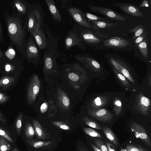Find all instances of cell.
Masks as SVG:
<instances>
[{
	"label": "cell",
	"mask_w": 151,
	"mask_h": 151,
	"mask_svg": "<svg viewBox=\"0 0 151 151\" xmlns=\"http://www.w3.org/2000/svg\"><path fill=\"white\" fill-rule=\"evenodd\" d=\"M30 4L26 0H14L11 3L12 8L22 18L25 17Z\"/></svg>",
	"instance_id": "18"
},
{
	"label": "cell",
	"mask_w": 151,
	"mask_h": 151,
	"mask_svg": "<svg viewBox=\"0 0 151 151\" xmlns=\"http://www.w3.org/2000/svg\"><path fill=\"white\" fill-rule=\"evenodd\" d=\"M12 148L5 138L0 136V151H9Z\"/></svg>",
	"instance_id": "33"
},
{
	"label": "cell",
	"mask_w": 151,
	"mask_h": 151,
	"mask_svg": "<svg viewBox=\"0 0 151 151\" xmlns=\"http://www.w3.org/2000/svg\"><path fill=\"white\" fill-rule=\"evenodd\" d=\"M150 0H144L142 1L139 4L140 6L142 7H148L151 5Z\"/></svg>",
	"instance_id": "46"
},
{
	"label": "cell",
	"mask_w": 151,
	"mask_h": 151,
	"mask_svg": "<svg viewBox=\"0 0 151 151\" xmlns=\"http://www.w3.org/2000/svg\"><path fill=\"white\" fill-rule=\"evenodd\" d=\"M32 123L37 137L39 139H45L47 137V134L42 125L35 120H33Z\"/></svg>",
	"instance_id": "24"
},
{
	"label": "cell",
	"mask_w": 151,
	"mask_h": 151,
	"mask_svg": "<svg viewBox=\"0 0 151 151\" xmlns=\"http://www.w3.org/2000/svg\"><path fill=\"white\" fill-rule=\"evenodd\" d=\"M40 84L37 75H34L31 79L28 89L27 99L29 104L33 103L36 100L40 91Z\"/></svg>",
	"instance_id": "10"
},
{
	"label": "cell",
	"mask_w": 151,
	"mask_h": 151,
	"mask_svg": "<svg viewBox=\"0 0 151 151\" xmlns=\"http://www.w3.org/2000/svg\"><path fill=\"white\" fill-rule=\"evenodd\" d=\"M120 151H127L126 149L122 148Z\"/></svg>",
	"instance_id": "55"
},
{
	"label": "cell",
	"mask_w": 151,
	"mask_h": 151,
	"mask_svg": "<svg viewBox=\"0 0 151 151\" xmlns=\"http://www.w3.org/2000/svg\"><path fill=\"white\" fill-rule=\"evenodd\" d=\"M22 55L29 62H32L36 64L39 61L40 51L31 34L29 38L26 39Z\"/></svg>",
	"instance_id": "5"
},
{
	"label": "cell",
	"mask_w": 151,
	"mask_h": 151,
	"mask_svg": "<svg viewBox=\"0 0 151 151\" xmlns=\"http://www.w3.org/2000/svg\"><path fill=\"white\" fill-rule=\"evenodd\" d=\"M15 78L8 76H4L0 79V87L6 88L12 84L15 81Z\"/></svg>",
	"instance_id": "28"
},
{
	"label": "cell",
	"mask_w": 151,
	"mask_h": 151,
	"mask_svg": "<svg viewBox=\"0 0 151 151\" xmlns=\"http://www.w3.org/2000/svg\"><path fill=\"white\" fill-rule=\"evenodd\" d=\"M102 129L107 139L111 142L116 147H119V144L118 139L113 132L109 127L103 126Z\"/></svg>",
	"instance_id": "25"
},
{
	"label": "cell",
	"mask_w": 151,
	"mask_h": 151,
	"mask_svg": "<svg viewBox=\"0 0 151 151\" xmlns=\"http://www.w3.org/2000/svg\"><path fill=\"white\" fill-rule=\"evenodd\" d=\"M148 32L146 31L145 33L137 37L134 41H133V45L137 44L142 42L148 36Z\"/></svg>",
	"instance_id": "41"
},
{
	"label": "cell",
	"mask_w": 151,
	"mask_h": 151,
	"mask_svg": "<svg viewBox=\"0 0 151 151\" xmlns=\"http://www.w3.org/2000/svg\"><path fill=\"white\" fill-rule=\"evenodd\" d=\"M91 145L94 151H101L93 143H91Z\"/></svg>",
	"instance_id": "51"
},
{
	"label": "cell",
	"mask_w": 151,
	"mask_h": 151,
	"mask_svg": "<svg viewBox=\"0 0 151 151\" xmlns=\"http://www.w3.org/2000/svg\"><path fill=\"white\" fill-rule=\"evenodd\" d=\"M126 149L127 151H147L141 146L133 144L127 145Z\"/></svg>",
	"instance_id": "37"
},
{
	"label": "cell",
	"mask_w": 151,
	"mask_h": 151,
	"mask_svg": "<svg viewBox=\"0 0 151 151\" xmlns=\"http://www.w3.org/2000/svg\"><path fill=\"white\" fill-rule=\"evenodd\" d=\"M109 98L105 96H99L93 100L91 103L92 109H98L102 107L108 103Z\"/></svg>",
	"instance_id": "22"
},
{
	"label": "cell",
	"mask_w": 151,
	"mask_h": 151,
	"mask_svg": "<svg viewBox=\"0 0 151 151\" xmlns=\"http://www.w3.org/2000/svg\"><path fill=\"white\" fill-rule=\"evenodd\" d=\"M133 41L118 36L104 39L99 50L110 49L119 51H130L133 50Z\"/></svg>",
	"instance_id": "3"
},
{
	"label": "cell",
	"mask_w": 151,
	"mask_h": 151,
	"mask_svg": "<svg viewBox=\"0 0 151 151\" xmlns=\"http://www.w3.org/2000/svg\"><path fill=\"white\" fill-rule=\"evenodd\" d=\"M111 67L114 73L122 84L124 86L126 87L130 86L129 83L127 78L119 72L113 67L111 66Z\"/></svg>",
	"instance_id": "31"
},
{
	"label": "cell",
	"mask_w": 151,
	"mask_h": 151,
	"mask_svg": "<svg viewBox=\"0 0 151 151\" xmlns=\"http://www.w3.org/2000/svg\"><path fill=\"white\" fill-rule=\"evenodd\" d=\"M93 32L97 37L103 39H107L109 37L108 35L101 32L98 30H95Z\"/></svg>",
	"instance_id": "43"
},
{
	"label": "cell",
	"mask_w": 151,
	"mask_h": 151,
	"mask_svg": "<svg viewBox=\"0 0 151 151\" xmlns=\"http://www.w3.org/2000/svg\"><path fill=\"white\" fill-rule=\"evenodd\" d=\"M12 151H19L17 148H14Z\"/></svg>",
	"instance_id": "54"
},
{
	"label": "cell",
	"mask_w": 151,
	"mask_h": 151,
	"mask_svg": "<svg viewBox=\"0 0 151 151\" xmlns=\"http://www.w3.org/2000/svg\"><path fill=\"white\" fill-rule=\"evenodd\" d=\"M137 103L138 109L140 113L144 115H148L151 106L149 99L140 93L137 96Z\"/></svg>",
	"instance_id": "17"
},
{
	"label": "cell",
	"mask_w": 151,
	"mask_h": 151,
	"mask_svg": "<svg viewBox=\"0 0 151 151\" xmlns=\"http://www.w3.org/2000/svg\"><path fill=\"white\" fill-rule=\"evenodd\" d=\"M68 78L71 81L75 82L78 81L79 79V76L74 72L69 73L68 75Z\"/></svg>",
	"instance_id": "44"
},
{
	"label": "cell",
	"mask_w": 151,
	"mask_h": 151,
	"mask_svg": "<svg viewBox=\"0 0 151 151\" xmlns=\"http://www.w3.org/2000/svg\"><path fill=\"white\" fill-rule=\"evenodd\" d=\"M73 20L82 26L93 30L94 27L86 17L85 13L78 7L70 6L66 9Z\"/></svg>",
	"instance_id": "8"
},
{
	"label": "cell",
	"mask_w": 151,
	"mask_h": 151,
	"mask_svg": "<svg viewBox=\"0 0 151 151\" xmlns=\"http://www.w3.org/2000/svg\"><path fill=\"white\" fill-rule=\"evenodd\" d=\"M74 58L81 63L85 68L91 70L100 72L102 69V65L97 60L88 53L77 54Z\"/></svg>",
	"instance_id": "6"
},
{
	"label": "cell",
	"mask_w": 151,
	"mask_h": 151,
	"mask_svg": "<svg viewBox=\"0 0 151 151\" xmlns=\"http://www.w3.org/2000/svg\"><path fill=\"white\" fill-rule=\"evenodd\" d=\"M0 42L1 43L4 42L3 37V32L1 24L0 22Z\"/></svg>",
	"instance_id": "50"
},
{
	"label": "cell",
	"mask_w": 151,
	"mask_h": 151,
	"mask_svg": "<svg viewBox=\"0 0 151 151\" xmlns=\"http://www.w3.org/2000/svg\"><path fill=\"white\" fill-rule=\"evenodd\" d=\"M9 60L6 56L4 52L0 49V62H6Z\"/></svg>",
	"instance_id": "45"
},
{
	"label": "cell",
	"mask_w": 151,
	"mask_h": 151,
	"mask_svg": "<svg viewBox=\"0 0 151 151\" xmlns=\"http://www.w3.org/2000/svg\"><path fill=\"white\" fill-rule=\"evenodd\" d=\"M22 113L19 114L16 122V128L18 135L20 134L22 127Z\"/></svg>",
	"instance_id": "39"
},
{
	"label": "cell",
	"mask_w": 151,
	"mask_h": 151,
	"mask_svg": "<svg viewBox=\"0 0 151 151\" xmlns=\"http://www.w3.org/2000/svg\"><path fill=\"white\" fill-rule=\"evenodd\" d=\"M0 135L3 137L11 142H13V139L9 134L0 127Z\"/></svg>",
	"instance_id": "42"
},
{
	"label": "cell",
	"mask_w": 151,
	"mask_h": 151,
	"mask_svg": "<svg viewBox=\"0 0 151 151\" xmlns=\"http://www.w3.org/2000/svg\"><path fill=\"white\" fill-rule=\"evenodd\" d=\"M106 143L108 151H116L114 146L112 144L107 141H106Z\"/></svg>",
	"instance_id": "49"
},
{
	"label": "cell",
	"mask_w": 151,
	"mask_h": 151,
	"mask_svg": "<svg viewBox=\"0 0 151 151\" xmlns=\"http://www.w3.org/2000/svg\"><path fill=\"white\" fill-rule=\"evenodd\" d=\"M5 54L9 60L14 58L16 56V53L13 48V47L9 45L8 48L7 50L4 52Z\"/></svg>",
	"instance_id": "38"
},
{
	"label": "cell",
	"mask_w": 151,
	"mask_h": 151,
	"mask_svg": "<svg viewBox=\"0 0 151 151\" xmlns=\"http://www.w3.org/2000/svg\"><path fill=\"white\" fill-rule=\"evenodd\" d=\"M114 111L115 114L118 116L121 113L122 109V105L121 101L117 98H115L114 101Z\"/></svg>",
	"instance_id": "32"
},
{
	"label": "cell",
	"mask_w": 151,
	"mask_h": 151,
	"mask_svg": "<svg viewBox=\"0 0 151 151\" xmlns=\"http://www.w3.org/2000/svg\"><path fill=\"white\" fill-rule=\"evenodd\" d=\"M79 35L83 42L90 46L94 48L96 50H99L104 40L98 37L94 34L93 31L88 29L80 32Z\"/></svg>",
	"instance_id": "9"
},
{
	"label": "cell",
	"mask_w": 151,
	"mask_h": 151,
	"mask_svg": "<svg viewBox=\"0 0 151 151\" xmlns=\"http://www.w3.org/2000/svg\"><path fill=\"white\" fill-rule=\"evenodd\" d=\"M25 135L27 139H32L35 134V131L32 124L27 122L25 127Z\"/></svg>",
	"instance_id": "30"
},
{
	"label": "cell",
	"mask_w": 151,
	"mask_h": 151,
	"mask_svg": "<svg viewBox=\"0 0 151 151\" xmlns=\"http://www.w3.org/2000/svg\"><path fill=\"white\" fill-rule=\"evenodd\" d=\"M48 108V105L47 102L43 103L41 106L40 107V111L42 114L45 113Z\"/></svg>",
	"instance_id": "48"
},
{
	"label": "cell",
	"mask_w": 151,
	"mask_h": 151,
	"mask_svg": "<svg viewBox=\"0 0 151 151\" xmlns=\"http://www.w3.org/2000/svg\"><path fill=\"white\" fill-rule=\"evenodd\" d=\"M148 36L140 43L133 45V50L134 55L140 59H148L149 51L148 48Z\"/></svg>",
	"instance_id": "16"
},
{
	"label": "cell",
	"mask_w": 151,
	"mask_h": 151,
	"mask_svg": "<svg viewBox=\"0 0 151 151\" xmlns=\"http://www.w3.org/2000/svg\"><path fill=\"white\" fill-rule=\"evenodd\" d=\"M0 121L5 123L6 122V120L3 118L2 114L0 112Z\"/></svg>",
	"instance_id": "53"
},
{
	"label": "cell",
	"mask_w": 151,
	"mask_h": 151,
	"mask_svg": "<svg viewBox=\"0 0 151 151\" xmlns=\"http://www.w3.org/2000/svg\"><path fill=\"white\" fill-rule=\"evenodd\" d=\"M4 17L10 40L9 45L14 47L22 54L27 32L24 21L22 17L14 11L11 15L5 11Z\"/></svg>",
	"instance_id": "1"
},
{
	"label": "cell",
	"mask_w": 151,
	"mask_h": 151,
	"mask_svg": "<svg viewBox=\"0 0 151 151\" xmlns=\"http://www.w3.org/2000/svg\"><path fill=\"white\" fill-rule=\"evenodd\" d=\"M146 32L145 27L142 25H137L130 30L128 33L133 32L134 35L132 38L133 41L137 37L142 34Z\"/></svg>",
	"instance_id": "27"
},
{
	"label": "cell",
	"mask_w": 151,
	"mask_h": 151,
	"mask_svg": "<svg viewBox=\"0 0 151 151\" xmlns=\"http://www.w3.org/2000/svg\"><path fill=\"white\" fill-rule=\"evenodd\" d=\"M78 148L79 151H88L87 149L83 146H80Z\"/></svg>",
	"instance_id": "52"
},
{
	"label": "cell",
	"mask_w": 151,
	"mask_h": 151,
	"mask_svg": "<svg viewBox=\"0 0 151 151\" xmlns=\"http://www.w3.org/2000/svg\"><path fill=\"white\" fill-rule=\"evenodd\" d=\"M83 130L86 133L91 137L103 138V137L99 133L93 129L85 128L83 129Z\"/></svg>",
	"instance_id": "35"
},
{
	"label": "cell",
	"mask_w": 151,
	"mask_h": 151,
	"mask_svg": "<svg viewBox=\"0 0 151 151\" xmlns=\"http://www.w3.org/2000/svg\"><path fill=\"white\" fill-rule=\"evenodd\" d=\"M55 54L50 51H45L43 57V69L45 71L50 70L56 65Z\"/></svg>",
	"instance_id": "19"
},
{
	"label": "cell",
	"mask_w": 151,
	"mask_h": 151,
	"mask_svg": "<svg viewBox=\"0 0 151 151\" xmlns=\"http://www.w3.org/2000/svg\"><path fill=\"white\" fill-rule=\"evenodd\" d=\"M105 55L111 66L132 83H134V80L130 73L129 64L122 57L116 53H107Z\"/></svg>",
	"instance_id": "4"
},
{
	"label": "cell",
	"mask_w": 151,
	"mask_h": 151,
	"mask_svg": "<svg viewBox=\"0 0 151 151\" xmlns=\"http://www.w3.org/2000/svg\"><path fill=\"white\" fill-rule=\"evenodd\" d=\"M114 6L119 8L123 12L132 16L142 17L143 14L137 7L134 4L128 3H116L112 5Z\"/></svg>",
	"instance_id": "14"
},
{
	"label": "cell",
	"mask_w": 151,
	"mask_h": 151,
	"mask_svg": "<svg viewBox=\"0 0 151 151\" xmlns=\"http://www.w3.org/2000/svg\"><path fill=\"white\" fill-rule=\"evenodd\" d=\"M24 22L27 32L44 27V14L40 4H30L25 15Z\"/></svg>",
	"instance_id": "2"
},
{
	"label": "cell",
	"mask_w": 151,
	"mask_h": 151,
	"mask_svg": "<svg viewBox=\"0 0 151 151\" xmlns=\"http://www.w3.org/2000/svg\"><path fill=\"white\" fill-rule=\"evenodd\" d=\"M57 101L59 106L65 110L70 107V100L65 92L60 88L57 89Z\"/></svg>",
	"instance_id": "21"
},
{
	"label": "cell",
	"mask_w": 151,
	"mask_h": 151,
	"mask_svg": "<svg viewBox=\"0 0 151 151\" xmlns=\"http://www.w3.org/2000/svg\"><path fill=\"white\" fill-rule=\"evenodd\" d=\"M88 113L93 118L104 123L109 122L113 118L111 113L104 109H90Z\"/></svg>",
	"instance_id": "13"
},
{
	"label": "cell",
	"mask_w": 151,
	"mask_h": 151,
	"mask_svg": "<svg viewBox=\"0 0 151 151\" xmlns=\"http://www.w3.org/2000/svg\"><path fill=\"white\" fill-rule=\"evenodd\" d=\"M93 25V30H98L108 28L116 26L118 24L115 22L106 21L94 22L89 21Z\"/></svg>",
	"instance_id": "23"
},
{
	"label": "cell",
	"mask_w": 151,
	"mask_h": 151,
	"mask_svg": "<svg viewBox=\"0 0 151 151\" xmlns=\"http://www.w3.org/2000/svg\"><path fill=\"white\" fill-rule=\"evenodd\" d=\"M9 97L4 93L0 92V103H4L9 99Z\"/></svg>",
	"instance_id": "47"
},
{
	"label": "cell",
	"mask_w": 151,
	"mask_h": 151,
	"mask_svg": "<svg viewBox=\"0 0 151 151\" xmlns=\"http://www.w3.org/2000/svg\"><path fill=\"white\" fill-rule=\"evenodd\" d=\"M44 27L35 29L29 33L35 39L39 48L41 50L47 49L48 41L45 35Z\"/></svg>",
	"instance_id": "15"
},
{
	"label": "cell",
	"mask_w": 151,
	"mask_h": 151,
	"mask_svg": "<svg viewBox=\"0 0 151 151\" xmlns=\"http://www.w3.org/2000/svg\"><path fill=\"white\" fill-rule=\"evenodd\" d=\"M52 123L55 126L65 130L70 129V127L67 125L63 122L60 121H52Z\"/></svg>",
	"instance_id": "40"
},
{
	"label": "cell",
	"mask_w": 151,
	"mask_h": 151,
	"mask_svg": "<svg viewBox=\"0 0 151 151\" xmlns=\"http://www.w3.org/2000/svg\"><path fill=\"white\" fill-rule=\"evenodd\" d=\"M83 121L90 127L95 129L101 130L102 127L96 121L88 116L83 118Z\"/></svg>",
	"instance_id": "29"
},
{
	"label": "cell",
	"mask_w": 151,
	"mask_h": 151,
	"mask_svg": "<svg viewBox=\"0 0 151 151\" xmlns=\"http://www.w3.org/2000/svg\"><path fill=\"white\" fill-rule=\"evenodd\" d=\"M132 132L135 137L142 140L147 146L151 148V141L149 136L145 128L140 124L132 122L131 125Z\"/></svg>",
	"instance_id": "12"
},
{
	"label": "cell",
	"mask_w": 151,
	"mask_h": 151,
	"mask_svg": "<svg viewBox=\"0 0 151 151\" xmlns=\"http://www.w3.org/2000/svg\"><path fill=\"white\" fill-rule=\"evenodd\" d=\"M64 44L66 49H70L73 47L76 46L83 50H86L83 42L73 30L69 31L65 38Z\"/></svg>",
	"instance_id": "11"
},
{
	"label": "cell",
	"mask_w": 151,
	"mask_h": 151,
	"mask_svg": "<svg viewBox=\"0 0 151 151\" xmlns=\"http://www.w3.org/2000/svg\"><path fill=\"white\" fill-rule=\"evenodd\" d=\"M96 147L101 151H108L106 146L101 139H93Z\"/></svg>",
	"instance_id": "36"
},
{
	"label": "cell",
	"mask_w": 151,
	"mask_h": 151,
	"mask_svg": "<svg viewBox=\"0 0 151 151\" xmlns=\"http://www.w3.org/2000/svg\"><path fill=\"white\" fill-rule=\"evenodd\" d=\"M53 20L60 23L62 21L61 15L53 0H45Z\"/></svg>",
	"instance_id": "20"
},
{
	"label": "cell",
	"mask_w": 151,
	"mask_h": 151,
	"mask_svg": "<svg viewBox=\"0 0 151 151\" xmlns=\"http://www.w3.org/2000/svg\"><path fill=\"white\" fill-rule=\"evenodd\" d=\"M27 141L28 145L35 148L43 147L49 145L53 142V141H40L32 139H27Z\"/></svg>",
	"instance_id": "26"
},
{
	"label": "cell",
	"mask_w": 151,
	"mask_h": 151,
	"mask_svg": "<svg viewBox=\"0 0 151 151\" xmlns=\"http://www.w3.org/2000/svg\"><path fill=\"white\" fill-rule=\"evenodd\" d=\"M86 17L88 19V21H91L94 22L106 21V18L93 15L88 12L85 14Z\"/></svg>",
	"instance_id": "34"
},
{
	"label": "cell",
	"mask_w": 151,
	"mask_h": 151,
	"mask_svg": "<svg viewBox=\"0 0 151 151\" xmlns=\"http://www.w3.org/2000/svg\"><path fill=\"white\" fill-rule=\"evenodd\" d=\"M89 9L94 12L102 15L109 19L121 22L126 20V18L121 14L116 12L112 9L87 4Z\"/></svg>",
	"instance_id": "7"
}]
</instances>
